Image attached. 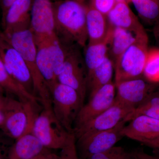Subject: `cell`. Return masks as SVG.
<instances>
[{"label":"cell","instance_id":"7402d4cb","mask_svg":"<svg viewBox=\"0 0 159 159\" xmlns=\"http://www.w3.org/2000/svg\"><path fill=\"white\" fill-rule=\"evenodd\" d=\"M111 26L105 39L96 43L88 44L84 52V61L87 76L104 61L108 55Z\"/></svg>","mask_w":159,"mask_h":159},{"label":"cell","instance_id":"484cf974","mask_svg":"<svg viewBox=\"0 0 159 159\" xmlns=\"http://www.w3.org/2000/svg\"><path fill=\"white\" fill-rule=\"evenodd\" d=\"M143 77L149 82L159 84V48L148 49Z\"/></svg>","mask_w":159,"mask_h":159},{"label":"cell","instance_id":"ab89813d","mask_svg":"<svg viewBox=\"0 0 159 159\" xmlns=\"http://www.w3.org/2000/svg\"><path fill=\"white\" fill-rule=\"evenodd\" d=\"M52 1H53V2H54V1H57V0H52Z\"/></svg>","mask_w":159,"mask_h":159},{"label":"cell","instance_id":"30bf717a","mask_svg":"<svg viewBox=\"0 0 159 159\" xmlns=\"http://www.w3.org/2000/svg\"><path fill=\"white\" fill-rule=\"evenodd\" d=\"M116 95L115 82H112L99 89L84 104L74 123V132L107 109L112 105Z\"/></svg>","mask_w":159,"mask_h":159},{"label":"cell","instance_id":"6da1fadb","mask_svg":"<svg viewBox=\"0 0 159 159\" xmlns=\"http://www.w3.org/2000/svg\"><path fill=\"white\" fill-rule=\"evenodd\" d=\"M55 32L63 44L84 47L88 42L86 5L78 0L53 2Z\"/></svg>","mask_w":159,"mask_h":159},{"label":"cell","instance_id":"4dcf8cb0","mask_svg":"<svg viewBox=\"0 0 159 159\" xmlns=\"http://www.w3.org/2000/svg\"><path fill=\"white\" fill-rule=\"evenodd\" d=\"M133 152L136 159H159V154L152 155L142 149L135 151Z\"/></svg>","mask_w":159,"mask_h":159},{"label":"cell","instance_id":"4316f807","mask_svg":"<svg viewBox=\"0 0 159 159\" xmlns=\"http://www.w3.org/2000/svg\"><path fill=\"white\" fill-rule=\"evenodd\" d=\"M48 45L54 73L57 77L62 69L65 59V49L56 34L49 39Z\"/></svg>","mask_w":159,"mask_h":159},{"label":"cell","instance_id":"e575fe53","mask_svg":"<svg viewBox=\"0 0 159 159\" xmlns=\"http://www.w3.org/2000/svg\"><path fill=\"white\" fill-rule=\"evenodd\" d=\"M16 0H0V7L2 10V16L5 14L8 8Z\"/></svg>","mask_w":159,"mask_h":159},{"label":"cell","instance_id":"5b68a950","mask_svg":"<svg viewBox=\"0 0 159 159\" xmlns=\"http://www.w3.org/2000/svg\"><path fill=\"white\" fill-rule=\"evenodd\" d=\"M147 34L139 36L115 62V84L143 77L148 50Z\"/></svg>","mask_w":159,"mask_h":159},{"label":"cell","instance_id":"d590c367","mask_svg":"<svg viewBox=\"0 0 159 159\" xmlns=\"http://www.w3.org/2000/svg\"><path fill=\"white\" fill-rule=\"evenodd\" d=\"M154 34H159V24L155 26L154 29Z\"/></svg>","mask_w":159,"mask_h":159},{"label":"cell","instance_id":"f35d334b","mask_svg":"<svg viewBox=\"0 0 159 159\" xmlns=\"http://www.w3.org/2000/svg\"><path fill=\"white\" fill-rule=\"evenodd\" d=\"M78 1L80 2H82L84 3V1H85V0H78Z\"/></svg>","mask_w":159,"mask_h":159},{"label":"cell","instance_id":"8fae6325","mask_svg":"<svg viewBox=\"0 0 159 159\" xmlns=\"http://www.w3.org/2000/svg\"><path fill=\"white\" fill-rule=\"evenodd\" d=\"M115 84L116 91L115 99L134 110L159 87V84L149 82L143 77L124 80Z\"/></svg>","mask_w":159,"mask_h":159},{"label":"cell","instance_id":"3957f363","mask_svg":"<svg viewBox=\"0 0 159 159\" xmlns=\"http://www.w3.org/2000/svg\"><path fill=\"white\" fill-rule=\"evenodd\" d=\"M6 95L5 119L2 130L6 135L16 140L26 132L32 131L36 114V104L24 102L16 98Z\"/></svg>","mask_w":159,"mask_h":159},{"label":"cell","instance_id":"2e32d148","mask_svg":"<svg viewBox=\"0 0 159 159\" xmlns=\"http://www.w3.org/2000/svg\"><path fill=\"white\" fill-rule=\"evenodd\" d=\"M107 17L112 27L126 29L138 35L146 33L138 17L125 2H117Z\"/></svg>","mask_w":159,"mask_h":159},{"label":"cell","instance_id":"836d02e7","mask_svg":"<svg viewBox=\"0 0 159 159\" xmlns=\"http://www.w3.org/2000/svg\"><path fill=\"white\" fill-rule=\"evenodd\" d=\"M2 138V136L0 135V159H9V151H7L5 146H4V141Z\"/></svg>","mask_w":159,"mask_h":159},{"label":"cell","instance_id":"603a6c76","mask_svg":"<svg viewBox=\"0 0 159 159\" xmlns=\"http://www.w3.org/2000/svg\"><path fill=\"white\" fill-rule=\"evenodd\" d=\"M115 65L114 61L107 56L101 65L87 76V91L92 96L98 90L113 82Z\"/></svg>","mask_w":159,"mask_h":159},{"label":"cell","instance_id":"e0dca14e","mask_svg":"<svg viewBox=\"0 0 159 159\" xmlns=\"http://www.w3.org/2000/svg\"><path fill=\"white\" fill-rule=\"evenodd\" d=\"M47 149L32 131L28 132L11 145L9 159H33Z\"/></svg>","mask_w":159,"mask_h":159},{"label":"cell","instance_id":"ba28073f","mask_svg":"<svg viewBox=\"0 0 159 159\" xmlns=\"http://www.w3.org/2000/svg\"><path fill=\"white\" fill-rule=\"evenodd\" d=\"M122 120L114 128L94 133L76 139L77 153L80 159H86L115 146L122 137L121 132L125 125Z\"/></svg>","mask_w":159,"mask_h":159},{"label":"cell","instance_id":"d6a6232c","mask_svg":"<svg viewBox=\"0 0 159 159\" xmlns=\"http://www.w3.org/2000/svg\"><path fill=\"white\" fill-rule=\"evenodd\" d=\"M143 144L150 148H153L159 154V137L156 139L147 141Z\"/></svg>","mask_w":159,"mask_h":159},{"label":"cell","instance_id":"83f0119b","mask_svg":"<svg viewBox=\"0 0 159 159\" xmlns=\"http://www.w3.org/2000/svg\"><path fill=\"white\" fill-rule=\"evenodd\" d=\"M86 159H136L133 152H129L121 146L112 147Z\"/></svg>","mask_w":159,"mask_h":159},{"label":"cell","instance_id":"d4e9b609","mask_svg":"<svg viewBox=\"0 0 159 159\" xmlns=\"http://www.w3.org/2000/svg\"><path fill=\"white\" fill-rule=\"evenodd\" d=\"M139 115H145L159 120V89H157L142 104L124 119L127 122Z\"/></svg>","mask_w":159,"mask_h":159},{"label":"cell","instance_id":"7a4b0ae2","mask_svg":"<svg viewBox=\"0 0 159 159\" xmlns=\"http://www.w3.org/2000/svg\"><path fill=\"white\" fill-rule=\"evenodd\" d=\"M2 32L9 43L20 54L28 67L33 81L34 96L42 103L43 108L52 109V96L38 66L37 47L30 28Z\"/></svg>","mask_w":159,"mask_h":159},{"label":"cell","instance_id":"ac0fdd59","mask_svg":"<svg viewBox=\"0 0 159 159\" xmlns=\"http://www.w3.org/2000/svg\"><path fill=\"white\" fill-rule=\"evenodd\" d=\"M86 27L88 44L102 41L108 34L110 25L107 17L86 5Z\"/></svg>","mask_w":159,"mask_h":159},{"label":"cell","instance_id":"60d3db41","mask_svg":"<svg viewBox=\"0 0 159 159\" xmlns=\"http://www.w3.org/2000/svg\"></svg>","mask_w":159,"mask_h":159},{"label":"cell","instance_id":"8992f818","mask_svg":"<svg viewBox=\"0 0 159 159\" xmlns=\"http://www.w3.org/2000/svg\"><path fill=\"white\" fill-rule=\"evenodd\" d=\"M63 45L65 49V59L57 76V80L60 83L75 89L84 101L87 92V72L84 59L74 45Z\"/></svg>","mask_w":159,"mask_h":159},{"label":"cell","instance_id":"9a60e30c","mask_svg":"<svg viewBox=\"0 0 159 159\" xmlns=\"http://www.w3.org/2000/svg\"><path fill=\"white\" fill-rule=\"evenodd\" d=\"M33 0H16L2 16L4 32L30 28Z\"/></svg>","mask_w":159,"mask_h":159},{"label":"cell","instance_id":"44dd1931","mask_svg":"<svg viewBox=\"0 0 159 159\" xmlns=\"http://www.w3.org/2000/svg\"><path fill=\"white\" fill-rule=\"evenodd\" d=\"M0 89L24 102H30L38 104L37 97L29 93L18 83L7 72L0 58Z\"/></svg>","mask_w":159,"mask_h":159},{"label":"cell","instance_id":"cb8c5ba5","mask_svg":"<svg viewBox=\"0 0 159 159\" xmlns=\"http://www.w3.org/2000/svg\"><path fill=\"white\" fill-rule=\"evenodd\" d=\"M131 2L145 22L155 26L159 25L158 0H131Z\"/></svg>","mask_w":159,"mask_h":159},{"label":"cell","instance_id":"7c38bea8","mask_svg":"<svg viewBox=\"0 0 159 159\" xmlns=\"http://www.w3.org/2000/svg\"><path fill=\"white\" fill-rule=\"evenodd\" d=\"M53 1L33 0L30 29L35 41L48 39L56 34Z\"/></svg>","mask_w":159,"mask_h":159},{"label":"cell","instance_id":"f546056e","mask_svg":"<svg viewBox=\"0 0 159 159\" xmlns=\"http://www.w3.org/2000/svg\"><path fill=\"white\" fill-rule=\"evenodd\" d=\"M116 3V0H89L88 5L107 16Z\"/></svg>","mask_w":159,"mask_h":159},{"label":"cell","instance_id":"d6986e66","mask_svg":"<svg viewBox=\"0 0 159 159\" xmlns=\"http://www.w3.org/2000/svg\"><path fill=\"white\" fill-rule=\"evenodd\" d=\"M146 34L138 35L129 30L111 26L108 56L114 64L117 58L135 42L139 36Z\"/></svg>","mask_w":159,"mask_h":159},{"label":"cell","instance_id":"ffe728a7","mask_svg":"<svg viewBox=\"0 0 159 159\" xmlns=\"http://www.w3.org/2000/svg\"><path fill=\"white\" fill-rule=\"evenodd\" d=\"M50 38L35 42L37 47L36 57L38 66L40 72L45 80L51 93L54 86L58 82L54 73L53 61L49 48L48 40Z\"/></svg>","mask_w":159,"mask_h":159},{"label":"cell","instance_id":"f1b7e54d","mask_svg":"<svg viewBox=\"0 0 159 159\" xmlns=\"http://www.w3.org/2000/svg\"><path fill=\"white\" fill-rule=\"evenodd\" d=\"M61 159H80L77 153L75 135L72 134L64 147L61 149Z\"/></svg>","mask_w":159,"mask_h":159},{"label":"cell","instance_id":"52a82bcc","mask_svg":"<svg viewBox=\"0 0 159 159\" xmlns=\"http://www.w3.org/2000/svg\"><path fill=\"white\" fill-rule=\"evenodd\" d=\"M32 132L48 149H61L72 134L64 128L52 109L43 108L34 120Z\"/></svg>","mask_w":159,"mask_h":159},{"label":"cell","instance_id":"7bdbcfd3","mask_svg":"<svg viewBox=\"0 0 159 159\" xmlns=\"http://www.w3.org/2000/svg\"><path fill=\"white\" fill-rule=\"evenodd\" d=\"M158 1H159V0H158Z\"/></svg>","mask_w":159,"mask_h":159},{"label":"cell","instance_id":"ee69618b","mask_svg":"<svg viewBox=\"0 0 159 159\" xmlns=\"http://www.w3.org/2000/svg\"><path fill=\"white\" fill-rule=\"evenodd\" d=\"M0 90H1V89H0Z\"/></svg>","mask_w":159,"mask_h":159},{"label":"cell","instance_id":"8d00e7d4","mask_svg":"<svg viewBox=\"0 0 159 159\" xmlns=\"http://www.w3.org/2000/svg\"><path fill=\"white\" fill-rule=\"evenodd\" d=\"M116 1L117 2H125L127 3V4L131 2V0H116Z\"/></svg>","mask_w":159,"mask_h":159},{"label":"cell","instance_id":"4fadbf2b","mask_svg":"<svg viewBox=\"0 0 159 159\" xmlns=\"http://www.w3.org/2000/svg\"><path fill=\"white\" fill-rule=\"evenodd\" d=\"M134 110L115 99L110 107L74 132L76 139L114 128Z\"/></svg>","mask_w":159,"mask_h":159},{"label":"cell","instance_id":"b9f144b4","mask_svg":"<svg viewBox=\"0 0 159 159\" xmlns=\"http://www.w3.org/2000/svg\"><path fill=\"white\" fill-rule=\"evenodd\" d=\"M35 159V158H34V159Z\"/></svg>","mask_w":159,"mask_h":159},{"label":"cell","instance_id":"277c9868","mask_svg":"<svg viewBox=\"0 0 159 159\" xmlns=\"http://www.w3.org/2000/svg\"><path fill=\"white\" fill-rule=\"evenodd\" d=\"M51 94L54 116L66 130L74 133V123L84 101L75 89L59 82L54 86Z\"/></svg>","mask_w":159,"mask_h":159},{"label":"cell","instance_id":"1f68e13d","mask_svg":"<svg viewBox=\"0 0 159 159\" xmlns=\"http://www.w3.org/2000/svg\"><path fill=\"white\" fill-rule=\"evenodd\" d=\"M35 159H61L60 155L51 152L50 149H48L34 158Z\"/></svg>","mask_w":159,"mask_h":159},{"label":"cell","instance_id":"9c48e42d","mask_svg":"<svg viewBox=\"0 0 159 159\" xmlns=\"http://www.w3.org/2000/svg\"><path fill=\"white\" fill-rule=\"evenodd\" d=\"M0 58L7 72L29 93L34 95L32 78L25 61L0 31Z\"/></svg>","mask_w":159,"mask_h":159},{"label":"cell","instance_id":"5bb4252c","mask_svg":"<svg viewBox=\"0 0 159 159\" xmlns=\"http://www.w3.org/2000/svg\"><path fill=\"white\" fill-rule=\"evenodd\" d=\"M125 125L121 133L127 137L142 144L159 137V120L145 115H139Z\"/></svg>","mask_w":159,"mask_h":159},{"label":"cell","instance_id":"74e56055","mask_svg":"<svg viewBox=\"0 0 159 159\" xmlns=\"http://www.w3.org/2000/svg\"><path fill=\"white\" fill-rule=\"evenodd\" d=\"M155 35L156 38L157 39V40L158 42L159 43V34H154Z\"/></svg>","mask_w":159,"mask_h":159}]
</instances>
